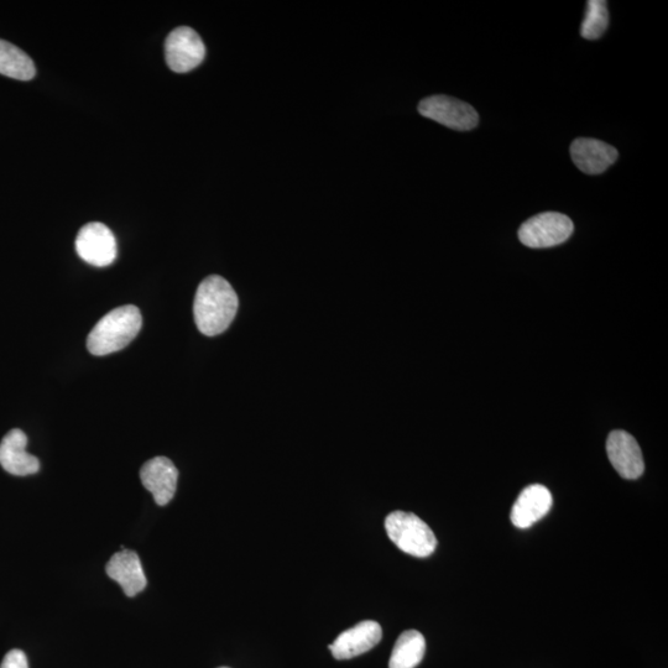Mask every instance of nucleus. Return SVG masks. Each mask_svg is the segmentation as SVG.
Returning a JSON list of instances; mask_svg holds the SVG:
<instances>
[{"label":"nucleus","mask_w":668,"mask_h":668,"mask_svg":"<svg viewBox=\"0 0 668 668\" xmlns=\"http://www.w3.org/2000/svg\"><path fill=\"white\" fill-rule=\"evenodd\" d=\"M609 25L607 2L589 0L586 18L583 20L581 34L584 39L597 40L604 34Z\"/></svg>","instance_id":"nucleus-17"},{"label":"nucleus","mask_w":668,"mask_h":668,"mask_svg":"<svg viewBox=\"0 0 668 668\" xmlns=\"http://www.w3.org/2000/svg\"><path fill=\"white\" fill-rule=\"evenodd\" d=\"M610 463L624 479H638L643 476L645 463L639 443L630 433L613 431L607 441Z\"/></svg>","instance_id":"nucleus-8"},{"label":"nucleus","mask_w":668,"mask_h":668,"mask_svg":"<svg viewBox=\"0 0 668 668\" xmlns=\"http://www.w3.org/2000/svg\"><path fill=\"white\" fill-rule=\"evenodd\" d=\"M422 117L435 120L447 128L468 132L477 127L479 117L476 109L459 99L448 96H432L419 104Z\"/></svg>","instance_id":"nucleus-5"},{"label":"nucleus","mask_w":668,"mask_h":668,"mask_svg":"<svg viewBox=\"0 0 668 668\" xmlns=\"http://www.w3.org/2000/svg\"><path fill=\"white\" fill-rule=\"evenodd\" d=\"M238 306V296L232 285L222 276H208L198 286L193 302L198 331L207 337L226 332L236 318Z\"/></svg>","instance_id":"nucleus-1"},{"label":"nucleus","mask_w":668,"mask_h":668,"mask_svg":"<svg viewBox=\"0 0 668 668\" xmlns=\"http://www.w3.org/2000/svg\"><path fill=\"white\" fill-rule=\"evenodd\" d=\"M76 252L86 263L104 268L116 262L117 240L106 224L92 222L78 232Z\"/></svg>","instance_id":"nucleus-7"},{"label":"nucleus","mask_w":668,"mask_h":668,"mask_svg":"<svg viewBox=\"0 0 668 668\" xmlns=\"http://www.w3.org/2000/svg\"><path fill=\"white\" fill-rule=\"evenodd\" d=\"M221 668H228V667H221Z\"/></svg>","instance_id":"nucleus-19"},{"label":"nucleus","mask_w":668,"mask_h":668,"mask_svg":"<svg viewBox=\"0 0 668 668\" xmlns=\"http://www.w3.org/2000/svg\"><path fill=\"white\" fill-rule=\"evenodd\" d=\"M573 229L571 218L562 213H540L520 227L519 239L529 248H551L565 243L572 236Z\"/></svg>","instance_id":"nucleus-4"},{"label":"nucleus","mask_w":668,"mask_h":668,"mask_svg":"<svg viewBox=\"0 0 668 668\" xmlns=\"http://www.w3.org/2000/svg\"><path fill=\"white\" fill-rule=\"evenodd\" d=\"M385 530L396 547L407 555L424 558L435 552L437 539L430 526L419 516L394 511L385 519Z\"/></svg>","instance_id":"nucleus-3"},{"label":"nucleus","mask_w":668,"mask_h":668,"mask_svg":"<svg viewBox=\"0 0 668 668\" xmlns=\"http://www.w3.org/2000/svg\"><path fill=\"white\" fill-rule=\"evenodd\" d=\"M571 156L584 174L599 175L617 161L618 150L597 139L579 138L571 145Z\"/></svg>","instance_id":"nucleus-13"},{"label":"nucleus","mask_w":668,"mask_h":668,"mask_svg":"<svg viewBox=\"0 0 668 668\" xmlns=\"http://www.w3.org/2000/svg\"><path fill=\"white\" fill-rule=\"evenodd\" d=\"M28 437L22 430L9 431L0 442V466L13 476L25 477L39 472V459L26 452Z\"/></svg>","instance_id":"nucleus-12"},{"label":"nucleus","mask_w":668,"mask_h":668,"mask_svg":"<svg viewBox=\"0 0 668 668\" xmlns=\"http://www.w3.org/2000/svg\"><path fill=\"white\" fill-rule=\"evenodd\" d=\"M34 61L17 46L0 40V75L30 81L35 77Z\"/></svg>","instance_id":"nucleus-16"},{"label":"nucleus","mask_w":668,"mask_h":668,"mask_svg":"<svg viewBox=\"0 0 668 668\" xmlns=\"http://www.w3.org/2000/svg\"><path fill=\"white\" fill-rule=\"evenodd\" d=\"M140 479L153 494L156 504L165 506L175 497L179 471L169 458L155 457L144 464Z\"/></svg>","instance_id":"nucleus-10"},{"label":"nucleus","mask_w":668,"mask_h":668,"mask_svg":"<svg viewBox=\"0 0 668 668\" xmlns=\"http://www.w3.org/2000/svg\"><path fill=\"white\" fill-rule=\"evenodd\" d=\"M205 56V44L189 26H180L167 36L165 57L172 71L186 73L195 70L205 60Z\"/></svg>","instance_id":"nucleus-6"},{"label":"nucleus","mask_w":668,"mask_h":668,"mask_svg":"<svg viewBox=\"0 0 668 668\" xmlns=\"http://www.w3.org/2000/svg\"><path fill=\"white\" fill-rule=\"evenodd\" d=\"M426 640L417 630H407L399 636L389 661V668H416L424 659Z\"/></svg>","instance_id":"nucleus-15"},{"label":"nucleus","mask_w":668,"mask_h":668,"mask_svg":"<svg viewBox=\"0 0 668 668\" xmlns=\"http://www.w3.org/2000/svg\"><path fill=\"white\" fill-rule=\"evenodd\" d=\"M0 668H29L28 659L23 651L12 650L5 655Z\"/></svg>","instance_id":"nucleus-18"},{"label":"nucleus","mask_w":668,"mask_h":668,"mask_svg":"<svg viewBox=\"0 0 668 668\" xmlns=\"http://www.w3.org/2000/svg\"><path fill=\"white\" fill-rule=\"evenodd\" d=\"M550 490L541 484L525 488L511 509V523L518 529H529L537 521L544 519L552 508Z\"/></svg>","instance_id":"nucleus-11"},{"label":"nucleus","mask_w":668,"mask_h":668,"mask_svg":"<svg viewBox=\"0 0 668 668\" xmlns=\"http://www.w3.org/2000/svg\"><path fill=\"white\" fill-rule=\"evenodd\" d=\"M106 572L109 578L123 588L125 596L133 598L146 588L145 573L142 561L137 552L124 549L114 553L107 563Z\"/></svg>","instance_id":"nucleus-14"},{"label":"nucleus","mask_w":668,"mask_h":668,"mask_svg":"<svg viewBox=\"0 0 668 668\" xmlns=\"http://www.w3.org/2000/svg\"><path fill=\"white\" fill-rule=\"evenodd\" d=\"M142 326V312L137 306L118 307L93 328L87 338L88 351L97 357L122 351L138 336Z\"/></svg>","instance_id":"nucleus-2"},{"label":"nucleus","mask_w":668,"mask_h":668,"mask_svg":"<svg viewBox=\"0 0 668 668\" xmlns=\"http://www.w3.org/2000/svg\"><path fill=\"white\" fill-rule=\"evenodd\" d=\"M382 638V626L377 621H360L353 628L343 631L331 645H328V649L331 650L334 659L349 660L372 650Z\"/></svg>","instance_id":"nucleus-9"}]
</instances>
